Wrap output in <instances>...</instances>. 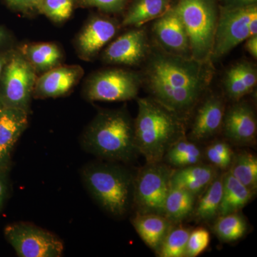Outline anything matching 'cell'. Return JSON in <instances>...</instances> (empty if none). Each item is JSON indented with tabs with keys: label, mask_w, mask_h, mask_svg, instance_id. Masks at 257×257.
Masks as SVG:
<instances>
[{
	"label": "cell",
	"mask_w": 257,
	"mask_h": 257,
	"mask_svg": "<svg viewBox=\"0 0 257 257\" xmlns=\"http://www.w3.org/2000/svg\"><path fill=\"white\" fill-rule=\"evenodd\" d=\"M231 170L229 171L235 178L256 192L257 189V159L249 152H240L233 157Z\"/></svg>",
	"instance_id": "27"
},
{
	"label": "cell",
	"mask_w": 257,
	"mask_h": 257,
	"mask_svg": "<svg viewBox=\"0 0 257 257\" xmlns=\"http://www.w3.org/2000/svg\"><path fill=\"white\" fill-rule=\"evenodd\" d=\"M210 242V235L209 231L204 228H198L190 231L185 256L195 257L202 253Z\"/></svg>",
	"instance_id": "32"
},
{
	"label": "cell",
	"mask_w": 257,
	"mask_h": 257,
	"mask_svg": "<svg viewBox=\"0 0 257 257\" xmlns=\"http://www.w3.org/2000/svg\"><path fill=\"white\" fill-rule=\"evenodd\" d=\"M5 106L4 102H3V99H2L1 96H0V110H1Z\"/></svg>",
	"instance_id": "41"
},
{
	"label": "cell",
	"mask_w": 257,
	"mask_h": 257,
	"mask_svg": "<svg viewBox=\"0 0 257 257\" xmlns=\"http://www.w3.org/2000/svg\"><path fill=\"white\" fill-rule=\"evenodd\" d=\"M170 222L166 216L157 214L139 213L133 219L139 236L149 247L156 251L170 229Z\"/></svg>",
	"instance_id": "19"
},
{
	"label": "cell",
	"mask_w": 257,
	"mask_h": 257,
	"mask_svg": "<svg viewBox=\"0 0 257 257\" xmlns=\"http://www.w3.org/2000/svg\"><path fill=\"white\" fill-rule=\"evenodd\" d=\"M117 31V24L110 19L102 17L91 19L77 38L79 53L85 58L94 57Z\"/></svg>",
	"instance_id": "14"
},
{
	"label": "cell",
	"mask_w": 257,
	"mask_h": 257,
	"mask_svg": "<svg viewBox=\"0 0 257 257\" xmlns=\"http://www.w3.org/2000/svg\"><path fill=\"white\" fill-rule=\"evenodd\" d=\"M23 55L39 71H48L54 68L62 59L59 47L55 44L39 43L23 47Z\"/></svg>",
	"instance_id": "24"
},
{
	"label": "cell",
	"mask_w": 257,
	"mask_h": 257,
	"mask_svg": "<svg viewBox=\"0 0 257 257\" xmlns=\"http://www.w3.org/2000/svg\"><path fill=\"white\" fill-rule=\"evenodd\" d=\"M83 182L94 200L114 216L124 215L133 200L134 179L127 170L114 164L85 166Z\"/></svg>",
	"instance_id": "4"
},
{
	"label": "cell",
	"mask_w": 257,
	"mask_h": 257,
	"mask_svg": "<svg viewBox=\"0 0 257 257\" xmlns=\"http://www.w3.org/2000/svg\"><path fill=\"white\" fill-rule=\"evenodd\" d=\"M216 177V170L213 166L197 164L172 172L170 186L185 189L197 196L206 189Z\"/></svg>",
	"instance_id": "17"
},
{
	"label": "cell",
	"mask_w": 257,
	"mask_h": 257,
	"mask_svg": "<svg viewBox=\"0 0 257 257\" xmlns=\"http://www.w3.org/2000/svg\"><path fill=\"white\" fill-rule=\"evenodd\" d=\"M5 37H6V35H5L4 30L3 28H0V45L4 42Z\"/></svg>",
	"instance_id": "40"
},
{
	"label": "cell",
	"mask_w": 257,
	"mask_h": 257,
	"mask_svg": "<svg viewBox=\"0 0 257 257\" xmlns=\"http://www.w3.org/2000/svg\"><path fill=\"white\" fill-rule=\"evenodd\" d=\"M148 50L146 32L138 29L126 32L111 43L104 51L103 59L108 63L137 65L145 59Z\"/></svg>",
	"instance_id": "12"
},
{
	"label": "cell",
	"mask_w": 257,
	"mask_h": 257,
	"mask_svg": "<svg viewBox=\"0 0 257 257\" xmlns=\"http://www.w3.org/2000/svg\"><path fill=\"white\" fill-rule=\"evenodd\" d=\"M82 73L77 66L54 67L37 79L33 93L43 98L63 95L77 84Z\"/></svg>",
	"instance_id": "16"
},
{
	"label": "cell",
	"mask_w": 257,
	"mask_h": 257,
	"mask_svg": "<svg viewBox=\"0 0 257 257\" xmlns=\"http://www.w3.org/2000/svg\"><path fill=\"white\" fill-rule=\"evenodd\" d=\"M223 131L225 136L238 145H250L256 135V119L251 106L244 102L236 103L224 113Z\"/></svg>",
	"instance_id": "13"
},
{
	"label": "cell",
	"mask_w": 257,
	"mask_h": 257,
	"mask_svg": "<svg viewBox=\"0 0 257 257\" xmlns=\"http://www.w3.org/2000/svg\"><path fill=\"white\" fill-rule=\"evenodd\" d=\"M223 177L222 198L219 215L237 212L248 204L254 193L235 178L228 171Z\"/></svg>",
	"instance_id": "21"
},
{
	"label": "cell",
	"mask_w": 257,
	"mask_h": 257,
	"mask_svg": "<svg viewBox=\"0 0 257 257\" xmlns=\"http://www.w3.org/2000/svg\"><path fill=\"white\" fill-rule=\"evenodd\" d=\"M172 7L187 32L191 57L209 62L219 16L216 0H178Z\"/></svg>",
	"instance_id": "5"
},
{
	"label": "cell",
	"mask_w": 257,
	"mask_h": 257,
	"mask_svg": "<svg viewBox=\"0 0 257 257\" xmlns=\"http://www.w3.org/2000/svg\"><path fill=\"white\" fill-rule=\"evenodd\" d=\"M206 157L214 167L226 169L231 166L234 155L227 144L224 142H216L208 147Z\"/></svg>",
	"instance_id": "31"
},
{
	"label": "cell",
	"mask_w": 257,
	"mask_h": 257,
	"mask_svg": "<svg viewBox=\"0 0 257 257\" xmlns=\"http://www.w3.org/2000/svg\"><path fill=\"white\" fill-rule=\"evenodd\" d=\"M173 0H134L125 15L122 25L140 28L162 16L170 9Z\"/></svg>",
	"instance_id": "22"
},
{
	"label": "cell",
	"mask_w": 257,
	"mask_h": 257,
	"mask_svg": "<svg viewBox=\"0 0 257 257\" xmlns=\"http://www.w3.org/2000/svg\"><path fill=\"white\" fill-rule=\"evenodd\" d=\"M202 158V150L196 144L181 138L169 147L163 159L170 165L182 168L199 164Z\"/></svg>",
	"instance_id": "26"
},
{
	"label": "cell",
	"mask_w": 257,
	"mask_h": 257,
	"mask_svg": "<svg viewBox=\"0 0 257 257\" xmlns=\"http://www.w3.org/2000/svg\"><path fill=\"white\" fill-rule=\"evenodd\" d=\"M195 196L192 193L179 188L171 187L165 204L164 216L170 221H182L194 210Z\"/></svg>",
	"instance_id": "23"
},
{
	"label": "cell",
	"mask_w": 257,
	"mask_h": 257,
	"mask_svg": "<svg viewBox=\"0 0 257 257\" xmlns=\"http://www.w3.org/2000/svg\"><path fill=\"white\" fill-rule=\"evenodd\" d=\"M224 116V104L220 96L211 94L207 96L194 118L191 139L202 142L214 136L222 126Z\"/></svg>",
	"instance_id": "15"
},
{
	"label": "cell",
	"mask_w": 257,
	"mask_h": 257,
	"mask_svg": "<svg viewBox=\"0 0 257 257\" xmlns=\"http://www.w3.org/2000/svg\"><path fill=\"white\" fill-rule=\"evenodd\" d=\"M8 193V180L7 172L0 171V209L4 204Z\"/></svg>",
	"instance_id": "35"
},
{
	"label": "cell",
	"mask_w": 257,
	"mask_h": 257,
	"mask_svg": "<svg viewBox=\"0 0 257 257\" xmlns=\"http://www.w3.org/2000/svg\"><path fill=\"white\" fill-rule=\"evenodd\" d=\"M256 82V67L251 62L242 61L232 66L225 74V92L230 99L238 101L253 90Z\"/></svg>",
	"instance_id": "18"
},
{
	"label": "cell",
	"mask_w": 257,
	"mask_h": 257,
	"mask_svg": "<svg viewBox=\"0 0 257 257\" xmlns=\"http://www.w3.org/2000/svg\"><path fill=\"white\" fill-rule=\"evenodd\" d=\"M87 7L98 8L106 13H118L124 8L126 0H79Z\"/></svg>",
	"instance_id": "33"
},
{
	"label": "cell",
	"mask_w": 257,
	"mask_h": 257,
	"mask_svg": "<svg viewBox=\"0 0 257 257\" xmlns=\"http://www.w3.org/2000/svg\"><path fill=\"white\" fill-rule=\"evenodd\" d=\"M246 229V221L237 212L219 216L214 225V231L218 237L226 242L242 237Z\"/></svg>",
	"instance_id": "28"
},
{
	"label": "cell",
	"mask_w": 257,
	"mask_h": 257,
	"mask_svg": "<svg viewBox=\"0 0 257 257\" xmlns=\"http://www.w3.org/2000/svg\"><path fill=\"white\" fill-rule=\"evenodd\" d=\"M82 140L88 152L109 162L130 161L137 152L134 123L121 109L99 112L87 126Z\"/></svg>",
	"instance_id": "3"
},
{
	"label": "cell",
	"mask_w": 257,
	"mask_h": 257,
	"mask_svg": "<svg viewBox=\"0 0 257 257\" xmlns=\"http://www.w3.org/2000/svg\"><path fill=\"white\" fill-rule=\"evenodd\" d=\"M40 0H7L8 4L15 9L28 10L37 8Z\"/></svg>",
	"instance_id": "34"
},
{
	"label": "cell",
	"mask_w": 257,
	"mask_h": 257,
	"mask_svg": "<svg viewBox=\"0 0 257 257\" xmlns=\"http://www.w3.org/2000/svg\"><path fill=\"white\" fill-rule=\"evenodd\" d=\"M222 190V176L216 177L206 188L194 211V214L199 220L209 221L219 215Z\"/></svg>",
	"instance_id": "25"
},
{
	"label": "cell",
	"mask_w": 257,
	"mask_h": 257,
	"mask_svg": "<svg viewBox=\"0 0 257 257\" xmlns=\"http://www.w3.org/2000/svg\"><path fill=\"white\" fill-rule=\"evenodd\" d=\"M10 55L7 54V55H0V77H1L2 74H3V70L7 62L9 60Z\"/></svg>",
	"instance_id": "39"
},
{
	"label": "cell",
	"mask_w": 257,
	"mask_h": 257,
	"mask_svg": "<svg viewBox=\"0 0 257 257\" xmlns=\"http://www.w3.org/2000/svg\"><path fill=\"white\" fill-rule=\"evenodd\" d=\"M28 125V111L5 106L0 110V146L13 150Z\"/></svg>",
	"instance_id": "20"
},
{
	"label": "cell",
	"mask_w": 257,
	"mask_h": 257,
	"mask_svg": "<svg viewBox=\"0 0 257 257\" xmlns=\"http://www.w3.org/2000/svg\"><path fill=\"white\" fill-rule=\"evenodd\" d=\"M140 87L138 74L124 69H108L91 77L85 94L91 101H126L136 97Z\"/></svg>",
	"instance_id": "10"
},
{
	"label": "cell",
	"mask_w": 257,
	"mask_h": 257,
	"mask_svg": "<svg viewBox=\"0 0 257 257\" xmlns=\"http://www.w3.org/2000/svg\"><path fill=\"white\" fill-rule=\"evenodd\" d=\"M4 233L18 256L60 257L63 254V241L32 223H13L5 227Z\"/></svg>",
	"instance_id": "7"
},
{
	"label": "cell",
	"mask_w": 257,
	"mask_h": 257,
	"mask_svg": "<svg viewBox=\"0 0 257 257\" xmlns=\"http://www.w3.org/2000/svg\"><path fill=\"white\" fill-rule=\"evenodd\" d=\"M12 150H13L0 146V171L8 172L10 165V154Z\"/></svg>",
	"instance_id": "36"
},
{
	"label": "cell",
	"mask_w": 257,
	"mask_h": 257,
	"mask_svg": "<svg viewBox=\"0 0 257 257\" xmlns=\"http://www.w3.org/2000/svg\"><path fill=\"white\" fill-rule=\"evenodd\" d=\"M76 0H40L36 9L55 22H63L70 18Z\"/></svg>",
	"instance_id": "30"
},
{
	"label": "cell",
	"mask_w": 257,
	"mask_h": 257,
	"mask_svg": "<svg viewBox=\"0 0 257 257\" xmlns=\"http://www.w3.org/2000/svg\"><path fill=\"white\" fill-rule=\"evenodd\" d=\"M152 30L164 51L172 55L191 57L187 32L173 7L156 19Z\"/></svg>",
	"instance_id": "11"
},
{
	"label": "cell",
	"mask_w": 257,
	"mask_h": 257,
	"mask_svg": "<svg viewBox=\"0 0 257 257\" xmlns=\"http://www.w3.org/2000/svg\"><path fill=\"white\" fill-rule=\"evenodd\" d=\"M246 50L253 58H257V35H252L246 40Z\"/></svg>",
	"instance_id": "37"
},
{
	"label": "cell",
	"mask_w": 257,
	"mask_h": 257,
	"mask_svg": "<svg viewBox=\"0 0 257 257\" xmlns=\"http://www.w3.org/2000/svg\"><path fill=\"white\" fill-rule=\"evenodd\" d=\"M2 76L0 96L5 105L28 111L37 80L32 64L23 54H11Z\"/></svg>",
	"instance_id": "9"
},
{
	"label": "cell",
	"mask_w": 257,
	"mask_h": 257,
	"mask_svg": "<svg viewBox=\"0 0 257 257\" xmlns=\"http://www.w3.org/2000/svg\"><path fill=\"white\" fill-rule=\"evenodd\" d=\"M155 100L177 115L188 112L202 97L211 79L209 62L155 51L145 69Z\"/></svg>",
	"instance_id": "1"
},
{
	"label": "cell",
	"mask_w": 257,
	"mask_h": 257,
	"mask_svg": "<svg viewBox=\"0 0 257 257\" xmlns=\"http://www.w3.org/2000/svg\"><path fill=\"white\" fill-rule=\"evenodd\" d=\"M134 127L137 152L145 157L147 164L162 162L169 147L183 134L178 115L155 99L146 98L138 100Z\"/></svg>",
	"instance_id": "2"
},
{
	"label": "cell",
	"mask_w": 257,
	"mask_h": 257,
	"mask_svg": "<svg viewBox=\"0 0 257 257\" xmlns=\"http://www.w3.org/2000/svg\"><path fill=\"white\" fill-rule=\"evenodd\" d=\"M172 172L161 162L148 164L134 180L133 202L140 214L164 215Z\"/></svg>",
	"instance_id": "8"
},
{
	"label": "cell",
	"mask_w": 257,
	"mask_h": 257,
	"mask_svg": "<svg viewBox=\"0 0 257 257\" xmlns=\"http://www.w3.org/2000/svg\"><path fill=\"white\" fill-rule=\"evenodd\" d=\"M224 5H231V6H243L256 4V0H221Z\"/></svg>",
	"instance_id": "38"
},
{
	"label": "cell",
	"mask_w": 257,
	"mask_h": 257,
	"mask_svg": "<svg viewBox=\"0 0 257 257\" xmlns=\"http://www.w3.org/2000/svg\"><path fill=\"white\" fill-rule=\"evenodd\" d=\"M257 35L256 4L219 8L211 59H219L235 47Z\"/></svg>",
	"instance_id": "6"
},
{
	"label": "cell",
	"mask_w": 257,
	"mask_h": 257,
	"mask_svg": "<svg viewBox=\"0 0 257 257\" xmlns=\"http://www.w3.org/2000/svg\"><path fill=\"white\" fill-rule=\"evenodd\" d=\"M190 230L183 227H177L169 230L165 239L159 248V256L161 257L185 256L187 241Z\"/></svg>",
	"instance_id": "29"
}]
</instances>
